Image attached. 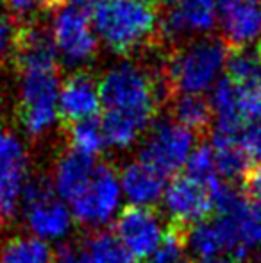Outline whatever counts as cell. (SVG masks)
Wrapping results in <instances>:
<instances>
[{
    "instance_id": "cell-18",
    "label": "cell",
    "mask_w": 261,
    "mask_h": 263,
    "mask_svg": "<svg viewBox=\"0 0 261 263\" xmlns=\"http://www.w3.org/2000/svg\"><path fill=\"white\" fill-rule=\"evenodd\" d=\"M209 104L213 109V118L216 122L215 131L224 135L238 136V133L245 127V122L240 113L238 104V86L229 79H220L211 88Z\"/></svg>"
},
{
    "instance_id": "cell-37",
    "label": "cell",
    "mask_w": 261,
    "mask_h": 263,
    "mask_svg": "<svg viewBox=\"0 0 261 263\" xmlns=\"http://www.w3.org/2000/svg\"><path fill=\"white\" fill-rule=\"evenodd\" d=\"M61 2H63V0H38V4H42L43 7H49V9L61 7Z\"/></svg>"
},
{
    "instance_id": "cell-20",
    "label": "cell",
    "mask_w": 261,
    "mask_h": 263,
    "mask_svg": "<svg viewBox=\"0 0 261 263\" xmlns=\"http://www.w3.org/2000/svg\"><path fill=\"white\" fill-rule=\"evenodd\" d=\"M152 125V118L143 115L118 113V111H104L101 118L102 133L106 143L118 149H126L138 140V136Z\"/></svg>"
},
{
    "instance_id": "cell-14",
    "label": "cell",
    "mask_w": 261,
    "mask_h": 263,
    "mask_svg": "<svg viewBox=\"0 0 261 263\" xmlns=\"http://www.w3.org/2000/svg\"><path fill=\"white\" fill-rule=\"evenodd\" d=\"M101 107L98 86L88 73L75 72L63 83L57 101V113L63 122L75 124L95 118Z\"/></svg>"
},
{
    "instance_id": "cell-13",
    "label": "cell",
    "mask_w": 261,
    "mask_h": 263,
    "mask_svg": "<svg viewBox=\"0 0 261 263\" xmlns=\"http://www.w3.org/2000/svg\"><path fill=\"white\" fill-rule=\"evenodd\" d=\"M218 22L226 42L236 49L251 45L261 36V7L251 0H220Z\"/></svg>"
},
{
    "instance_id": "cell-5",
    "label": "cell",
    "mask_w": 261,
    "mask_h": 263,
    "mask_svg": "<svg viewBox=\"0 0 261 263\" xmlns=\"http://www.w3.org/2000/svg\"><path fill=\"white\" fill-rule=\"evenodd\" d=\"M50 27L57 58L65 65L79 68L95 58L98 38L86 9L72 4L57 7Z\"/></svg>"
},
{
    "instance_id": "cell-33",
    "label": "cell",
    "mask_w": 261,
    "mask_h": 263,
    "mask_svg": "<svg viewBox=\"0 0 261 263\" xmlns=\"http://www.w3.org/2000/svg\"><path fill=\"white\" fill-rule=\"evenodd\" d=\"M14 42H16L14 27L11 25L9 20L0 16V65L6 61L9 52L14 49Z\"/></svg>"
},
{
    "instance_id": "cell-16",
    "label": "cell",
    "mask_w": 261,
    "mask_h": 263,
    "mask_svg": "<svg viewBox=\"0 0 261 263\" xmlns=\"http://www.w3.org/2000/svg\"><path fill=\"white\" fill-rule=\"evenodd\" d=\"M93 158L84 156L77 151H70L61 156L54 174V186L61 199L73 202L86 192L95 174Z\"/></svg>"
},
{
    "instance_id": "cell-28",
    "label": "cell",
    "mask_w": 261,
    "mask_h": 263,
    "mask_svg": "<svg viewBox=\"0 0 261 263\" xmlns=\"http://www.w3.org/2000/svg\"><path fill=\"white\" fill-rule=\"evenodd\" d=\"M186 176L197 183L204 184L209 192L220 183L211 145L204 143V145H198L197 149L192 151L188 161H186Z\"/></svg>"
},
{
    "instance_id": "cell-3",
    "label": "cell",
    "mask_w": 261,
    "mask_h": 263,
    "mask_svg": "<svg viewBox=\"0 0 261 263\" xmlns=\"http://www.w3.org/2000/svg\"><path fill=\"white\" fill-rule=\"evenodd\" d=\"M101 104L106 111L143 115L154 118L163 86L136 63H120L102 76L98 84Z\"/></svg>"
},
{
    "instance_id": "cell-40",
    "label": "cell",
    "mask_w": 261,
    "mask_h": 263,
    "mask_svg": "<svg viewBox=\"0 0 261 263\" xmlns=\"http://www.w3.org/2000/svg\"><path fill=\"white\" fill-rule=\"evenodd\" d=\"M168 2H177V0H168Z\"/></svg>"
},
{
    "instance_id": "cell-25",
    "label": "cell",
    "mask_w": 261,
    "mask_h": 263,
    "mask_svg": "<svg viewBox=\"0 0 261 263\" xmlns=\"http://www.w3.org/2000/svg\"><path fill=\"white\" fill-rule=\"evenodd\" d=\"M190 229L192 228H183V226L170 222L157 249L150 254L145 263H192L186 256Z\"/></svg>"
},
{
    "instance_id": "cell-38",
    "label": "cell",
    "mask_w": 261,
    "mask_h": 263,
    "mask_svg": "<svg viewBox=\"0 0 261 263\" xmlns=\"http://www.w3.org/2000/svg\"><path fill=\"white\" fill-rule=\"evenodd\" d=\"M251 2H254V4H259V2H261V0H251Z\"/></svg>"
},
{
    "instance_id": "cell-4",
    "label": "cell",
    "mask_w": 261,
    "mask_h": 263,
    "mask_svg": "<svg viewBox=\"0 0 261 263\" xmlns=\"http://www.w3.org/2000/svg\"><path fill=\"white\" fill-rule=\"evenodd\" d=\"M59 90L57 70L20 72V120L29 136L45 135L57 120Z\"/></svg>"
},
{
    "instance_id": "cell-24",
    "label": "cell",
    "mask_w": 261,
    "mask_h": 263,
    "mask_svg": "<svg viewBox=\"0 0 261 263\" xmlns=\"http://www.w3.org/2000/svg\"><path fill=\"white\" fill-rule=\"evenodd\" d=\"M0 263H54V253L39 238H13L0 253Z\"/></svg>"
},
{
    "instance_id": "cell-31",
    "label": "cell",
    "mask_w": 261,
    "mask_h": 263,
    "mask_svg": "<svg viewBox=\"0 0 261 263\" xmlns=\"http://www.w3.org/2000/svg\"><path fill=\"white\" fill-rule=\"evenodd\" d=\"M54 263H90L86 247L79 243H65L54 254Z\"/></svg>"
},
{
    "instance_id": "cell-19",
    "label": "cell",
    "mask_w": 261,
    "mask_h": 263,
    "mask_svg": "<svg viewBox=\"0 0 261 263\" xmlns=\"http://www.w3.org/2000/svg\"><path fill=\"white\" fill-rule=\"evenodd\" d=\"M211 149L215 156L216 172L226 179H245L249 170L254 166L247 154L238 145L236 136L215 131L211 136Z\"/></svg>"
},
{
    "instance_id": "cell-22",
    "label": "cell",
    "mask_w": 261,
    "mask_h": 263,
    "mask_svg": "<svg viewBox=\"0 0 261 263\" xmlns=\"http://www.w3.org/2000/svg\"><path fill=\"white\" fill-rule=\"evenodd\" d=\"M90 263H136L115 231L98 229L84 243Z\"/></svg>"
},
{
    "instance_id": "cell-2",
    "label": "cell",
    "mask_w": 261,
    "mask_h": 263,
    "mask_svg": "<svg viewBox=\"0 0 261 263\" xmlns=\"http://www.w3.org/2000/svg\"><path fill=\"white\" fill-rule=\"evenodd\" d=\"M227 63L222 40L200 38L179 49L167 63V81L181 95H202L220 81Z\"/></svg>"
},
{
    "instance_id": "cell-29",
    "label": "cell",
    "mask_w": 261,
    "mask_h": 263,
    "mask_svg": "<svg viewBox=\"0 0 261 263\" xmlns=\"http://www.w3.org/2000/svg\"><path fill=\"white\" fill-rule=\"evenodd\" d=\"M238 104L244 122L261 124V83L252 86H238Z\"/></svg>"
},
{
    "instance_id": "cell-41",
    "label": "cell",
    "mask_w": 261,
    "mask_h": 263,
    "mask_svg": "<svg viewBox=\"0 0 261 263\" xmlns=\"http://www.w3.org/2000/svg\"><path fill=\"white\" fill-rule=\"evenodd\" d=\"M0 11H2V2H0Z\"/></svg>"
},
{
    "instance_id": "cell-36",
    "label": "cell",
    "mask_w": 261,
    "mask_h": 263,
    "mask_svg": "<svg viewBox=\"0 0 261 263\" xmlns=\"http://www.w3.org/2000/svg\"><path fill=\"white\" fill-rule=\"evenodd\" d=\"M101 0H72V6H77L81 9H86V7H95Z\"/></svg>"
},
{
    "instance_id": "cell-10",
    "label": "cell",
    "mask_w": 261,
    "mask_h": 263,
    "mask_svg": "<svg viewBox=\"0 0 261 263\" xmlns=\"http://www.w3.org/2000/svg\"><path fill=\"white\" fill-rule=\"evenodd\" d=\"M27 177V154L13 135L0 136V224L16 215Z\"/></svg>"
},
{
    "instance_id": "cell-42",
    "label": "cell",
    "mask_w": 261,
    "mask_h": 263,
    "mask_svg": "<svg viewBox=\"0 0 261 263\" xmlns=\"http://www.w3.org/2000/svg\"><path fill=\"white\" fill-rule=\"evenodd\" d=\"M259 54H261V47H259Z\"/></svg>"
},
{
    "instance_id": "cell-15",
    "label": "cell",
    "mask_w": 261,
    "mask_h": 263,
    "mask_svg": "<svg viewBox=\"0 0 261 263\" xmlns=\"http://www.w3.org/2000/svg\"><path fill=\"white\" fill-rule=\"evenodd\" d=\"M14 52L20 72L25 70H57V52L52 34L39 25H27L16 32Z\"/></svg>"
},
{
    "instance_id": "cell-17",
    "label": "cell",
    "mask_w": 261,
    "mask_h": 263,
    "mask_svg": "<svg viewBox=\"0 0 261 263\" xmlns=\"http://www.w3.org/2000/svg\"><path fill=\"white\" fill-rule=\"evenodd\" d=\"M120 183L134 206H149L165 192V177L139 161L129 163L120 174Z\"/></svg>"
},
{
    "instance_id": "cell-11",
    "label": "cell",
    "mask_w": 261,
    "mask_h": 263,
    "mask_svg": "<svg viewBox=\"0 0 261 263\" xmlns=\"http://www.w3.org/2000/svg\"><path fill=\"white\" fill-rule=\"evenodd\" d=\"M220 0H177L161 20V34L168 40L208 34L215 29Z\"/></svg>"
},
{
    "instance_id": "cell-6",
    "label": "cell",
    "mask_w": 261,
    "mask_h": 263,
    "mask_svg": "<svg viewBox=\"0 0 261 263\" xmlns=\"http://www.w3.org/2000/svg\"><path fill=\"white\" fill-rule=\"evenodd\" d=\"M195 135L175 120H157L139 151V163L150 166L163 177L174 176L186 165L193 151Z\"/></svg>"
},
{
    "instance_id": "cell-32",
    "label": "cell",
    "mask_w": 261,
    "mask_h": 263,
    "mask_svg": "<svg viewBox=\"0 0 261 263\" xmlns=\"http://www.w3.org/2000/svg\"><path fill=\"white\" fill-rule=\"evenodd\" d=\"M244 194L261 210V163L254 165L244 179Z\"/></svg>"
},
{
    "instance_id": "cell-27",
    "label": "cell",
    "mask_w": 261,
    "mask_h": 263,
    "mask_svg": "<svg viewBox=\"0 0 261 263\" xmlns=\"http://www.w3.org/2000/svg\"><path fill=\"white\" fill-rule=\"evenodd\" d=\"M188 246L198 256V260L200 258L222 256V253H226L222 235H220V229L215 220L198 222V224H195V228L190 229Z\"/></svg>"
},
{
    "instance_id": "cell-8",
    "label": "cell",
    "mask_w": 261,
    "mask_h": 263,
    "mask_svg": "<svg viewBox=\"0 0 261 263\" xmlns=\"http://www.w3.org/2000/svg\"><path fill=\"white\" fill-rule=\"evenodd\" d=\"M120 202V183L111 165H97L90 186L72 202V215L79 224L98 228L111 220Z\"/></svg>"
},
{
    "instance_id": "cell-35",
    "label": "cell",
    "mask_w": 261,
    "mask_h": 263,
    "mask_svg": "<svg viewBox=\"0 0 261 263\" xmlns=\"http://www.w3.org/2000/svg\"><path fill=\"white\" fill-rule=\"evenodd\" d=\"M192 263H238L236 260H233L231 256L227 254H222V256H211V258H200L197 261H192Z\"/></svg>"
},
{
    "instance_id": "cell-23",
    "label": "cell",
    "mask_w": 261,
    "mask_h": 263,
    "mask_svg": "<svg viewBox=\"0 0 261 263\" xmlns=\"http://www.w3.org/2000/svg\"><path fill=\"white\" fill-rule=\"evenodd\" d=\"M226 70L229 73L227 79L233 81L240 88L259 84L261 83L259 49L254 50V49H249V47H242V49L233 50L231 54H227Z\"/></svg>"
},
{
    "instance_id": "cell-34",
    "label": "cell",
    "mask_w": 261,
    "mask_h": 263,
    "mask_svg": "<svg viewBox=\"0 0 261 263\" xmlns=\"http://www.w3.org/2000/svg\"><path fill=\"white\" fill-rule=\"evenodd\" d=\"M36 6L38 0H7V7L18 20H27L29 16H32Z\"/></svg>"
},
{
    "instance_id": "cell-26",
    "label": "cell",
    "mask_w": 261,
    "mask_h": 263,
    "mask_svg": "<svg viewBox=\"0 0 261 263\" xmlns=\"http://www.w3.org/2000/svg\"><path fill=\"white\" fill-rule=\"evenodd\" d=\"M70 142L73 151L84 154V156H97L106 147V138L102 133L101 120L88 118L70 125Z\"/></svg>"
},
{
    "instance_id": "cell-9",
    "label": "cell",
    "mask_w": 261,
    "mask_h": 263,
    "mask_svg": "<svg viewBox=\"0 0 261 263\" xmlns=\"http://www.w3.org/2000/svg\"><path fill=\"white\" fill-rule=\"evenodd\" d=\"M115 235L126 246L136 263H145L157 249L163 229L156 210L149 206H126L115 224Z\"/></svg>"
},
{
    "instance_id": "cell-12",
    "label": "cell",
    "mask_w": 261,
    "mask_h": 263,
    "mask_svg": "<svg viewBox=\"0 0 261 263\" xmlns=\"http://www.w3.org/2000/svg\"><path fill=\"white\" fill-rule=\"evenodd\" d=\"M165 206L172 217V224L183 228H193L197 222H204L215 210L211 192L188 176H174L165 190Z\"/></svg>"
},
{
    "instance_id": "cell-1",
    "label": "cell",
    "mask_w": 261,
    "mask_h": 263,
    "mask_svg": "<svg viewBox=\"0 0 261 263\" xmlns=\"http://www.w3.org/2000/svg\"><path fill=\"white\" fill-rule=\"evenodd\" d=\"M91 24L97 38L116 54H129L147 43L157 27L152 0H101Z\"/></svg>"
},
{
    "instance_id": "cell-30",
    "label": "cell",
    "mask_w": 261,
    "mask_h": 263,
    "mask_svg": "<svg viewBox=\"0 0 261 263\" xmlns=\"http://www.w3.org/2000/svg\"><path fill=\"white\" fill-rule=\"evenodd\" d=\"M238 145L242 147L251 163H261V124H249L238 133Z\"/></svg>"
},
{
    "instance_id": "cell-39",
    "label": "cell",
    "mask_w": 261,
    "mask_h": 263,
    "mask_svg": "<svg viewBox=\"0 0 261 263\" xmlns=\"http://www.w3.org/2000/svg\"><path fill=\"white\" fill-rule=\"evenodd\" d=\"M4 135V133H2V124H0V136H2Z\"/></svg>"
},
{
    "instance_id": "cell-7",
    "label": "cell",
    "mask_w": 261,
    "mask_h": 263,
    "mask_svg": "<svg viewBox=\"0 0 261 263\" xmlns=\"http://www.w3.org/2000/svg\"><path fill=\"white\" fill-rule=\"evenodd\" d=\"M22 202L29 228L42 238H61L68 233L72 213L56 197L52 181L47 177L29 179L24 186Z\"/></svg>"
},
{
    "instance_id": "cell-21",
    "label": "cell",
    "mask_w": 261,
    "mask_h": 263,
    "mask_svg": "<svg viewBox=\"0 0 261 263\" xmlns=\"http://www.w3.org/2000/svg\"><path fill=\"white\" fill-rule=\"evenodd\" d=\"M172 117L188 131L206 133L213 120V109L202 95H179L172 106Z\"/></svg>"
}]
</instances>
